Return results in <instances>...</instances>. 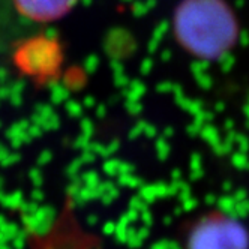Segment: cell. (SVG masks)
<instances>
[{
    "label": "cell",
    "instance_id": "6da1fadb",
    "mask_svg": "<svg viewBox=\"0 0 249 249\" xmlns=\"http://www.w3.org/2000/svg\"><path fill=\"white\" fill-rule=\"evenodd\" d=\"M174 38L188 54L219 60L239 39V21L225 0H182L173 15Z\"/></svg>",
    "mask_w": 249,
    "mask_h": 249
},
{
    "label": "cell",
    "instance_id": "3957f363",
    "mask_svg": "<svg viewBox=\"0 0 249 249\" xmlns=\"http://www.w3.org/2000/svg\"><path fill=\"white\" fill-rule=\"evenodd\" d=\"M12 2L24 18L35 23H53L65 17L78 0H12Z\"/></svg>",
    "mask_w": 249,
    "mask_h": 249
},
{
    "label": "cell",
    "instance_id": "7a4b0ae2",
    "mask_svg": "<svg viewBox=\"0 0 249 249\" xmlns=\"http://www.w3.org/2000/svg\"><path fill=\"white\" fill-rule=\"evenodd\" d=\"M185 249H249V231L233 216L210 213L191 227Z\"/></svg>",
    "mask_w": 249,
    "mask_h": 249
}]
</instances>
